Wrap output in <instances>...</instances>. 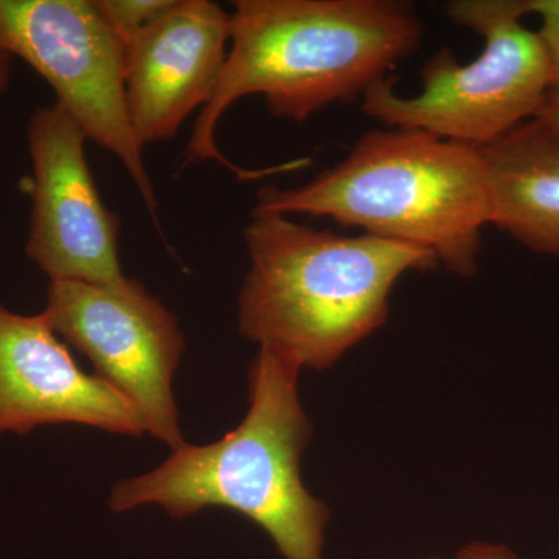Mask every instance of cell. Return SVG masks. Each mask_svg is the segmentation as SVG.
<instances>
[{"mask_svg": "<svg viewBox=\"0 0 559 559\" xmlns=\"http://www.w3.org/2000/svg\"><path fill=\"white\" fill-rule=\"evenodd\" d=\"M86 135L53 103L33 114L32 216L25 253L50 282L119 285L120 218L106 207L87 164Z\"/></svg>", "mask_w": 559, "mask_h": 559, "instance_id": "obj_8", "label": "cell"}, {"mask_svg": "<svg viewBox=\"0 0 559 559\" xmlns=\"http://www.w3.org/2000/svg\"><path fill=\"white\" fill-rule=\"evenodd\" d=\"M40 314L91 360L97 377L131 401L145 432L171 451L187 443L173 392L186 340L178 318L142 283L50 282Z\"/></svg>", "mask_w": 559, "mask_h": 559, "instance_id": "obj_7", "label": "cell"}, {"mask_svg": "<svg viewBox=\"0 0 559 559\" xmlns=\"http://www.w3.org/2000/svg\"><path fill=\"white\" fill-rule=\"evenodd\" d=\"M489 226L540 255L559 259V138L539 117L479 148Z\"/></svg>", "mask_w": 559, "mask_h": 559, "instance_id": "obj_11", "label": "cell"}, {"mask_svg": "<svg viewBox=\"0 0 559 559\" xmlns=\"http://www.w3.org/2000/svg\"><path fill=\"white\" fill-rule=\"evenodd\" d=\"M459 559H520L506 547L471 544L460 551Z\"/></svg>", "mask_w": 559, "mask_h": 559, "instance_id": "obj_14", "label": "cell"}, {"mask_svg": "<svg viewBox=\"0 0 559 559\" xmlns=\"http://www.w3.org/2000/svg\"><path fill=\"white\" fill-rule=\"evenodd\" d=\"M252 212L330 218L429 250L465 278L476 275L491 221L480 150L404 128L366 132L345 159L305 186L263 187Z\"/></svg>", "mask_w": 559, "mask_h": 559, "instance_id": "obj_4", "label": "cell"}, {"mask_svg": "<svg viewBox=\"0 0 559 559\" xmlns=\"http://www.w3.org/2000/svg\"><path fill=\"white\" fill-rule=\"evenodd\" d=\"M538 117L544 123L549 124L559 138V94L549 95V100L546 102Z\"/></svg>", "mask_w": 559, "mask_h": 559, "instance_id": "obj_15", "label": "cell"}, {"mask_svg": "<svg viewBox=\"0 0 559 559\" xmlns=\"http://www.w3.org/2000/svg\"><path fill=\"white\" fill-rule=\"evenodd\" d=\"M429 559H441V558H429Z\"/></svg>", "mask_w": 559, "mask_h": 559, "instance_id": "obj_17", "label": "cell"}, {"mask_svg": "<svg viewBox=\"0 0 559 559\" xmlns=\"http://www.w3.org/2000/svg\"><path fill=\"white\" fill-rule=\"evenodd\" d=\"M231 38V13L210 0H175L124 47L128 114L140 145L175 138L216 90Z\"/></svg>", "mask_w": 559, "mask_h": 559, "instance_id": "obj_9", "label": "cell"}, {"mask_svg": "<svg viewBox=\"0 0 559 559\" xmlns=\"http://www.w3.org/2000/svg\"><path fill=\"white\" fill-rule=\"evenodd\" d=\"M245 242L238 329L300 369H331L388 322L390 293L404 274L440 266L429 250L278 213L252 212Z\"/></svg>", "mask_w": 559, "mask_h": 559, "instance_id": "obj_2", "label": "cell"}, {"mask_svg": "<svg viewBox=\"0 0 559 559\" xmlns=\"http://www.w3.org/2000/svg\"><path fill=\"white\" fill-rule=\"evenodd\" d=\"M525 13L540 17L538 36L549 60L550 94H559V0H524Z\"/></svg>", "mask_w": 559, "mask_h": 559, "instance_id": "obj_13", "label": "cell"}, {"mask_svg": "<svg viewBox=\"0 0 559 559\" xmlns=\"http://www.w3.org/2000/svg\"><path fill=\"white\" fill-rule=\"evenodd\" d=\"M0 49L32 66L86 139L121 162L159 229V202L128 114L124 44L95 0H0Z\"/></svg>", "mask_w": 559, "mask_h": 559, "instance_id": "obj_6", "label": "cell"}, {"mask_svg": "<svg viewBox=\"0 0 559 559\" xmlns=\"http://www.w3.org/2000/svg\"><path fill=\"white\" fill-rule=\"evenodd\" d=\"M62 423L120 436L145 432L131 401L81 369L43 314L0 305V436Z\"/></svg>", "mask_w": 559, "mask_h": 559, "instance_id": "obj_10", "label": "cell"}, {"mask_svg": "<svg viewBox=\"0 0 559 559\" xmlns=\"http://www.w3.org/2000/svg\"><path fill=\"white\" fill-rule=\"evenodd\" d=\"M447 16L484 39L479 57L463 64L443 47L423 66L417 95L396 94L385 79L360 108L385 128L484 148L539 116L551 92L549 60L538 33L522 24L524 0H454Z\"/></svg>", "mask_w": 559, "mask_h": 559, "instance_id": "obj_5", "label": "cell"}, {"mask_svg": "<svg viewBox=\"0 0 559 559\" xmlns=\"http://www.w3.org/2000/svg\"><path fill=\"white\" fill-rule=\"evenodd\" d=\"M175 0H95L98 11L124 47L159 20Z\"/></svg>", "mask_w": 559, "mask_h": 559, "instance_id": "obj_12", "label": "cell"}, {"mask_svg": "<svg viewBox=\"0 0 559 559\" xmlns=\"http://www.w3.org/2000/svg\"><path fill=\"white\" fill-rule=\"evenodd\" d=\"M300 370L260 348L249 367L250 407L241 425L215 443H186L159 468L120 480L109 509L157 506L180 520L219 507L260 525L286 559H322L330 511L301 481L312 428L299 399Z\"/></svg>", "mask_w": 559, "mask_h": 559, "instance_id": "obj_3", "label": "cell"}, {"mask_svg": "<svg viewBox=\"0 0 559 559\" xmlns=\"http://www.w3.org/2000/svg\"><path fill=\"white\" fill-rule=\"evenodd\" d=\"M11 60H13V57L7 53L5 50L0 49V97L5 94L10 86Z\"/></svg>", "mask_w": 559, "mask_h": 559, "instance_id": "obj_16", "label": "cell"}, {"mask_svg": "<svg viewBox=\"0 0 559 559\" xmlns=\"http://www.w3.org/2000/svg\"><path fill=\"white\" fill-rule=\"evenodd\" d=\"M226 64L193 124L187 162L215 160L240 180L289 171L245 170L216 146L231 105L261 95L277 119L307 121L336 103L362 98L421 46L425 27L406 0H237Z\"/></svg>", "mask_w": 559, "mask_h": 559, "instance_id": "obj_1", "label": "cell"}]
</instances>
